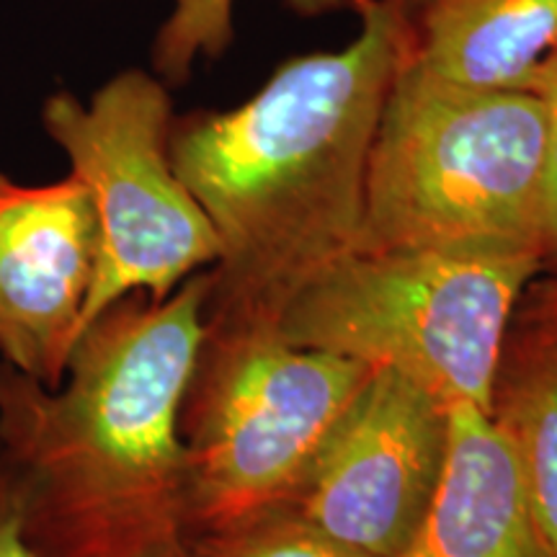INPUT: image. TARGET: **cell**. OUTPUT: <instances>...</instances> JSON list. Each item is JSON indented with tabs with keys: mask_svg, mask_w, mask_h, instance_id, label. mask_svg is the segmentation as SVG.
<instances>
[{
	"mask_svg": "<svg viewBox=\"0 0 557 557\" xmlns=\"http://www.w3.org/2000/svg\"><path fill=\"white\" fill-rule=\"evenodd\" d=\"M344 50L292 58L227 111L173 116L169 152L220 240L205 320L274 329L320 269L357 250L369 152L408 50V0H348Z\"/></svg>",
	"mask_w": 557,
	"mask_h": 557,
	"instance_id": "obj_1",
	"label": "cell"
},
{
	"mask_svg": "<svg viewBox=\"0 0 557 557\" xmlns=\"http://www.w3.org/2000/svg\"><path fill=\"white\" fill-rule=\"evenodd\" d=\"M209 269L165 299L90 320L58 387L0 361V449L37 557H137L186 537L181 403L205 338Z\"/></svg>",
	"mask_w": 557,
	"mask_h": 557,
	"instance_id": "obj_2",
	"label": "cell"
},
{
	"mask_svg": "<svg viewBox=\"0 0 557 557\" xmlns=\"http://www.w3.org/2000/svg\"><path fill=\"white\" fill-rule=\"evenodd\" d=\"M357 250L547 259L545 111L532 90L438 81L403 54L369 152Z\"/></svg>",
	"mask_w": 557,
	"mask_h": 557,
	"instance_id": "obj_3",
	"label": "cell"
},
{
	"mask_svg": "<svg viewBox=\"0 0 557 557\" xmlns=\"http://www.w3.org/2000/svg\"><path fill=\"white\" fill-rule=\"evenodd\" d=\"M542 263L532 253L351 250L284 305L274 331L393 369L447 408L491 413L508 323Z\"/></svg>",
	"mask_w": 557,
	"mask_h": 557,
	"instance_id": "obj_4",
	"label": "cell"
},
{
	"mask_svg": "<svg viewBox=\"0 0 557 557\" xmlns=\"http://www.w3.org/2000/svg\"><path fill=\"white\" fill-rule=\"evenodd\" d=\"M374 367L305 348L274 329L205 320L184 403L186 540L289 504Z\"/></svg>",
	"mask_w": 557,
	"mask_h": 557,
	"instance_id": "obj_5",
	"label": "cell"
},
{
	"mask_svg": "<svg viewBox=\"0 0 557 557\" xmlns=\"http://www.w3.org/2000/svg\"><path fill=\"white\" fill-rule=\"evenodd\" d=\"M171 124L169 86L145 70L114 75L88 103L70 90L41 103V127L88 189L99 222L83 329L129 295L165 299L220 259L212 222L171 163Z\"/></svg>",
	"mask_w": 557,
	"mask_h": 557,
	"instance_id": "obj_6",
	"label": "cell"
},
{
	"mask_svg": "<svg viewBox=\"0 0 557 557\" xmlns=\"http://www.w3.org/2000/svg\"><path fill=\"white\" fill-rule=\"evenodd\" d=\"M447 442L449 408L374 367L284 506L348 547L400 557L442 480Z\"/></svg>",
	"mask_w": 557,
	"mask_h": 557,
	"instance_id": "obj_7",
	"label": "cell"
},
{
	"mask_svg": "<svg viewBox=\"0 0 557 557\" xmlns=\"http://www.w3.org/2000/svg\"><path fill=\"white\" fill-rule=\"evenodd\" d=\"M99 222L78 176L24 186L0 173V361L58 387L83 331Z\"/></svg>",
	"mask_w": 557,
	"mask_h": 557,
	"instance_id": "obj_8",
	"label": "cell"
},
{
	"mask_svg": "<svg viewBox=\"0 0 557 557\" xmlns=\"http://www.w3.org/2000/svg\"><path fill=\"white\" fill-rule=\"evenodd\" d=\"M400 557H553L517 457L478 406H449L442 480Z\"/></svg>",
	"mask_w": 557,
	"mask_h": 557,
	"instance_id": "obj_9",
	"label": "cell"
},
{
	"mask_svg": "<svg viewBox=\"0 0 557 557\" xmlns=\"http://www.w3.org/2000/svg\"><path fill=\"white\" fill-rule=\"evenodd\" d=\"M557 47V0H408V60L475 90H529Z\"/></svg>",
	"mask_w": 557,
	"mask_h": 557,
	"instance_id": "obj_10",
	"label": "cell"
},
{
	"mask_svg": "<svg viewBox=\"0 0 557 557\" xmlns=\"http://www.w3.org/2000/svg\"><path fill=\"white\" fill-rule=\"evenodd\" d=\"M491 418L517 457L542 537L557 557V282L534 292L508 323Z\"/></svg>",
	"mask_w": 557,
	"mask_h": 557,
	"instance_id": "obj_11",
	"label": "cell"
},
{
	"mask_svg": "<svg viewBox=\"0 0 557 557\" xmlns=\"http://www.w3.org/2000/svg\"><path fill=\"white\" fill-rule=\"evenodd\" d=\"M186 542L197 557H374L325 534L292 506L269 508Z\"/></svg>",
	"mask_w": 557,
	"mask_h": 557,
	"instance_id": "obj_12",
	"label": "cell"
},
{
	"mask_svg": "<svg viewBox=\"0 0 557 557\" xmlns=\"http://www.w3.org/2000/svg\"><path fill=\"white\" fill-rule=\"evenodd\" d=\"M235 0H173L152 41V70L165 86H184L199 58L218 60L235 39Z\"/></svg>",
	"mask_w": 557,
	"mask_h": 557,
	"instance_id": "obj_13",
	"label": "cell"
},
{
	"mask_svg": "<svg viewBox=\"0 0 557 557\" xmlns=\"http://www.w3.org/2000/svg\"><path fill=\"white\" fill-rule=\"evenodd\" d=\"M532 90L545 111V171H547V259H557V47L542 60Z\"/></svg>",
	"mask_w": 557,
	"mask_h": 557,
	"instance_id": "obj_14",
	"label": "cell"
},
{
	"mask_svg": "<svg viewBox=\"0 0 557 557\" xmlns=\"http://www.w3.org/2000/svg\"><path fill=\"white\" fill-rule=\"evenodd\" d=\"M0 557H37L24 534V487L0 449Z\"/></svg>",
	"mask_w": 557,
	"mask_h": 557,
	"instance_id": "obj_15",
	"label": "cell"
},
{
	"mask_svg": "<svg viewBox=\"0 0 557 557\" xmlns=\"http://www.w3.org/2000/svg\"><path fill=\"white\" fill-rule=\"evenodd\" d=\"M299 16H323L331 11H346L348 0H284Z\"/></svg>",
	"mask_w": 557,
	"mask_h": 557,
	"instance_id": "obj_16",
	"label": "cell"
},
{
	"mask_svg": "<svg viewBox=\"0 0 557 557\" xmlns=\"http://www.w3.org/2000/svg\"><path fill=\"white\" fill-rule=\"evenodd\" d=\"M137 557H197V555H194V549L189 547L186 537H181V540L165 542V545L152 547V549H148V553L137 555Z\"/></svg>",
	"mask_w": 557,
	"mask_h": 557,
	"instance_id": "obj_17",
	"label": "cell"
}]
</instances>
